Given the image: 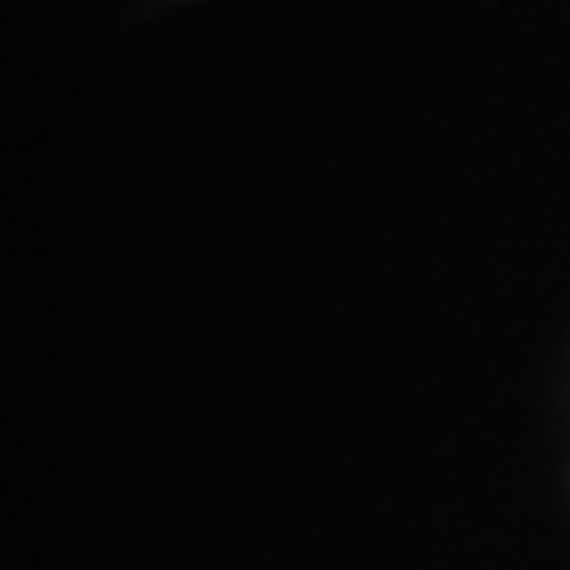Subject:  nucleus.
Segmentation results:
<instances>
[]
</instances>
